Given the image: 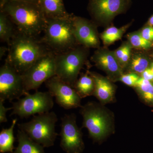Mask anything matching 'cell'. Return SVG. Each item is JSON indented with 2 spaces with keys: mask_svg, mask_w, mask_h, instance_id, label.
Returning <instances> with one entry per match:
<instances>
[{
  "mask_svg": "<svg viewBox=\"0 0 153 153\" xmlns=\"http://www.w3.org/2000/svg\"><path fill=\"white\" fill-rule=\"evenodd\" d=\"M131 54V47L130 46H129L128 47L127 49L121 59L119 61V63L120 64H121L122 65H125L126 63H127L128 62L129 60L130 59V57Z\"/></svg>",
  "mask_w": 153,
  "mask_h": 153,
  "instance_id": "obj_28",
  "label": "cell"
},
{
  "mask_svg": "<svg viewBox=\"0 0 153 153\" xmlns=\"http://www.w3.org/2000/svg\"><path fill=\"white\" fill-rule=\"evenodd\" d=\"M148 65L149 62L146 58L141 55H137L132 60L131 68L134 72L142 74L148 68Z\"/></svg>",
  "mask_w": 153,
  "mask_h": 153,
  "instance_id": "obj_24",
  "label": "cell"
},
{
  "mask_svg": "<svg viewBox=\"0 0 153 153\" xmlns=\"http://www.w3.org/2000/svg\"><path fill=\"white\" fill-rule=\"evenodd\" d=\"M149 23L150 25H152V26H153V16H152L151 17L150 19H149Z\"/></svg>",
  "mask_w": 153,
  "mask_h": 153,
  "instance_id": "obj_33",
  "label": "cell"
},
{
  "mask_svg": "<svg viewBox=\"0 0 153 153\" xmlns=\"http://www.w3.org/2000/svg\"><path fill=\"white\" fill-rule=\"evenodd\" d=\"M92 59L97 67L104 70L114 79H120L123 75L120 63L113 52L107 50H97Z\"/></svg>",
  "mask_w": 153,
  "mask_h": 153,
  "instance_id": "obj_14",
  "label": "cell"
},
{
  "mask_svg": "<svg viewBox=\"0 0 153 153\" xmlns=\"http://www.w3.org/2000/svg\"></svg>",
  "mask_w": 153,
  "mask_h": 153,
  "instance_id": "obj_35",
  "label": "cell"
},
{
  "mask_svg": "<svg viewBox=\"0 0 153 153\" xmlns=\"http://www.w3.org/2000/svg\"><path fill=\"white\" fill-rule=\"evenodd\" d=\"M126 30V27L118 29L115 27L108 28L101 35V38L105 44H112L120 39Z\"/></svg>",
  "mask_w": 153,
  "mask_h": 153,
  "instance_id": "obj_22",
  "label": "cell"
},
{
  "mask_svg": "<svg viewBox=\"0 0 153 153\" xmlns=\"http://www.w3.org/2000/svg\"><path fill=\"white\" fill-rule=\"evenodd\" d=\"M22 74L7 62L0 68V99L13 101L26 95Z\"/></svg>",
  "mask_w": 153,
  "mask_h": 153,
  "instance_id": "obj_9",
  "label": "cell"
},
{
  "mask_svg": "<svg viewBox=\"0 0 153 153\" xmlns=\"http://www.w3.org/2000/svg\"><path fill=\"white\" fill-rule=\"evenodd\" d=\"M8 45L5 61L22 74L50 50L40 39L21 33L17 29Z\"/></svg>",
  "mask_w": 153,
  "mask_h": 153,
  "instance_id": "obj_2",
  "label": "cell"
},
{
  "mask_svg": "<svg viewBox=\"0 0 153 153\" xmlns=\"http://www.w3.org/2000/svg\"><path fill=\"white\" fill-rule=\"evenodd\" d=\"M71 17V14L67 19H47L44 35L40 40L55 53L64 52L77 46Z\"/></svg>",
  "mask_w": 153,
  "mask_h": 153,
  "instance_id": "obj_3",
  "label": "cell"
},
{
  "mask_svg": "<svg viewBox=\"0 0 153 153\" xmlns=\"http://www.w3.org/2000/svg\"><path fill=\"white\" fill-rule=\"evenodd\" d=\"M131 44L134 47L140 49H146L152 47V43L147 41L141 35L140 33H134L128 36Z\"/></svg>",
  "mask_w": 153,
  "mask_h": 153,
  "instance_id": "obj_23",
  "label": "cell"
},
{
  "mask_svg": "<svg viewBox=\"0 0 153 153\" xmlns=\"http://www.w3.org/2000/svg\"><path fill=\"white\" fill-rule=\"evenodd\" d=\"M135 87L145 101L153 103V85L151 81L140 77Z\"/></svg>",
  "mask_w": 153,
  "mask_h": 153,
  "instance_id": "obj_21",
  "label": "cell"
},
{
  "mask_svg": "<svg viewBox=\"0 0 153 153\" xmlns=\"http://www.w3.org/2000/svg\"><path fill=\"white\" fill-rule=\"evenodd\" d=\"M13 1H27L30 2L37 3L38 4L39 0H0V6L3 5L4 4L8 2Z\"/></svg>",
  "mask_w": 153,
  "mask_h": 153,
  "instance_id": "obj_31",
  "label": "cell"
},
{
  "mask_svg": "<svg viewBox=\"0 0 153 153\" xmlns=\"http://www.w3.org/2000/svg\"><path fill=\"white\" fill-rule=\"evenodd\" d=\"M55 75V53L49 50L22 74L25 90L37 91L42 83Z\"/></svg>",
  "mask_w": 153,
  "mask_h": 153,
  "instance_id": "obj_7",
  "label": "cell"
},
{
  "mask_svg": "<svg viewBox=\"0 0 153 153\" xmlns=\"http://www.w3.org/2000/svg\"><path fill=\"white\" fill-rule=\"evenodd\" d=\"M128 46V45H124V46H122V47L119 48V49L115 52V55L116 57L118 60L119 62L120 61L121 59L124 54L126 50L127 49Z\"/></svg>",
  "mask_w": 153,
  "mask_h": 153,
  "instance_id": "obj_29",
  "label": "cell"
},
{
  "mask_svg": "<svg viewBox=\"0 0 153 153\" xmlns=\"http://www.w3.org/2000/svg\"><path fill=\"white\" fill-rule=\"evenodd\" d=\"M89 74L94 81L93 95L103 104L112 101L114 97V88L111 82L97 73L90 72Z\"/></svg>",
  "mask_w": 153,
  "mask_h": 153,
  "instance_id": "obj_15",
  "label": "cell"
},
{
  "mask_svg": "<svg viewBox=\"0 0 153 153\" xmlns=\"http://www.w3.org/2000/svg\"><path fill=\"white\" fill-rule=\"evenodd\" d=\"M57 120L56 114L49 111L33 116L30 121L18 124V126L33 141L44 148H49L54 146L58 135L55 131Z\"/></svg>",
  "mask_w": 153,
  "mask_h": 153,
  "instance_id": "obj_4",
  "label": "cell"
},
{
  "mask_svg": "<svg viewBox=\"0 0 153 153\" xmlns=\"http://www.w3.org/2000/svg\"><path fill=\"white\" fill-rule=\"evenodd\" d=\"M4 100L0 99V123H4L7 122V113L8 111L12 109V107L6 108L4 106Z\"/></svg>",
  "mask_w": 153,
  "mask_h": 153,
  "instance_id": "obj_26",
  "label": "cell"
},
{
  "mask_svg": "<svg viewBox=\"0 0 153 153\" xmlns=\"http://www.w3.org/2000/svg\"><path fill=\"white\" fill-rule=\"evenodd\" d=\"M14 25L10 17L2 11H0V39L1 41L9 44L16 30V29H14Z\"/></svg>",
  "mask_w": 153,
  "mask_h": 153,
  "instance_id": "obj_20",
  "label": "cell"
},
{
  "mask_svg": "<svg viewBox=\"0 0 153 153\" xmlns=\"http://www.w3.org/2000/svg\"><path fill=\"white\" fill-rule=\"evenodd\" d=\"M130 0H89L88 9L97 22H108L127 9Z\"/></svg>",
  "mask_w": 153,
  "mask_h": 153,
  "instance_id": "obj_12",
  "label": "cell"
},
{
  "mask_svg": "<svg viewBox=\"0 0 153 153\" xmlns=\"http://www.w3.org/2000/svg\"><path fill=\"white\" fill-rule=\"evenodd\" d=\"M17 137L18 146L13 153H45L43 146L31 139L26 133L19 129Z\"/></svg>",
  "mask_w": 153,
  "mask_h": 153,
  "instance_id": "obj_17",
  "label": "cell"
},
{
  "mask_svg": "<svg viewBox=\"0 0 153 153\" xmlns=\"http://www.w3.org/2000/svg\"><path fill=\"white\" fill-rule=\"evenodd\" d=\"M142 77L151 81L153 80V73L151 68H147L142 73Z\"/></svg>",
  "mask_w": 153,
  "mask_h": 153,
  "instance_id": "obj_30",
  "label": "cell"
},
{
  "mask_svg": "<svg viewBox=\"0 0 153 153\" xmlns=\"http://www.w3.org/2000/svg\"><path fill=\"white\" fill-rule=\"evenodd\" d=\"M17 122V118L12 122L9 128H3L0 132V152L1 153H13L15 148L14 129Z\"/></svg>",
  "mask_w": 153,
  "mask_h": 153,
  "instance_id": "obj_18",
  "label": "cell"
},
{
  "mask_svg": "<svg viewBox=\"0 0 153 153\" xmlns=\"http://www.w3.org/2000/svg\"><path fill=\"white\" fill-rule=\"evenodd\" d=\"M54 104L53 97L49 91H36L33 94L28 93L25 97L13 102V111L10 116L16 115L21 118H27L36 114L49 112Z\"/></svg>",
  "mask_w": 153,
  "mask_h": 153,
  "instance_id": "obj_8",
  "label": "cell"
},
{
  "mask_svg": "<svg viewBox=\"0 0 153 153\" xmlns=\"http://www.w3.org/2000/svg\"><path fill=\"white\" fill-rule=\"evenodd\" d=\"M46 87L59 106L65 109L81 107L80 97L71 85L55 76L45 82Z\"/></svg>",
  "mask_w": 153,
  "mask_h": 153,
  "instance_id": "obj_11",
  "label": "cell"
},
{
  "mask_svg": "<svg viewBox=\"0 0 153 153\" xmlns=\"http://www.w3.org/2000/svg\"><path fill=\"white\" fill-rule=\"evenodd\" d=\"M80 112L83 117L82 127L87 129L94 141L100 142L111 131V117L99 105L88 102L82 107Z\"/></svg>",
  "mask_w": 153,
  "mask_h": 153,
  "instance_id": "obj_6",
  "label": "cell"
},
{
  "mask_svg": "<svg viewBox=\"0 0 153 153\" xmlns=\"http://www.w3.org/2000/svg\"><path fill=\"white\" fill-rule=\"evenodd\" d=\"M140 77L135 73L123 74L120 78V80L126 85L130 86H135Z\"/></svg>",
  "mask_w": 153,
  "mask_h": 153,
  "instance_id": "obj_25",
  "label": "cell"
},
{
  "mask_svg": "<svg viewBox=\"0 0 153 153\" xmlns=\"http://www.w3.org/2000/svg\"><path fill=\"white\" fill-rule=\"evenodd\" d=\"M38 4L47 19H67L71 16L63 0H39Z\"/></svg>",
  "mask_w": 153,
  "mask_h": 153,
  "instance_id": "obj_16",
  "label": "cell"
},
{
  "mask_svg": "<svg viewBox=\"0 0 153 153\" xmlns=\"http://www.w3.org/2000/svg\"><path fill=\"white\" fill-rule=\"evenodd\" d=\"M141 35L147 41H153V27H148L144 28Z\"/></svg>",
  "mask_w": 153,
  "mask_h": 153,
  "instance_id": "obj_27",
  "label": "cell"
},
{
  "mask_svg": "<svg viewBox=\"0 0 153 153\" xmlns=\"http://www.w3.org/2000/svg\"><path fill=\"white\" fill-rule=\"evenodd\" d=\"M151 69L153 73V63L152 64V66H151Z\"/></svg>",
  "mask_w": 153,
  "mask_h": 153,
  "instance_id": "obj_34",
  "label": "cell"
},
{
  "mask_svg": "<svg viewBox=\"0 0 153 153\" xmlns=\"http://www.w3.org/2000/svg\"><path fill=\"white\" fill-rule=\"evenodd\" d=\"M8 52V47H0V58L1 59Z\"/></svg>",
  "mask_w": 153,
  "mask_h": 153,
  "instance_id": "obj_32",
  "label": "cell"
},
{
  "mask_svg": "<svg viewBox=\"0 0 153 153\" xmlns=\"http://www.w3.org/2000/svg\"><path fill=\"white\" fill-rule=\"evenodd\" d=\"M60 136V146L66 153H81L84 150L82 133L76 124L74 114L61 118Z\"/></svg>",
  "mask_w": 153,
  "mask_h": 153,
  "instance_id": "obj_10",
  "label": "cell"
},
{
  "mask_svg": "<svg viewBox=\"0 0 153 153\" xmlns=\"http://www.w3.org/2000/svg\"><path fill=\"white\" fill-rule=\"evenodd\" d=\"M0 11L10 17L18 31L28 36L37 38L47 26V18L37 3L8 2L0 6Z\"/></svg>",
  "mask_w": 153,
  "mask_h": 153,
  "instance_id": "obj_1",
  "label": "cell"
},
{
  "mask_svg": "<svg viewBox=\"0 0 153 153\" xmlns=\"http://www.w3.org/2000/svg\"><path fill=\"white\" fill-rule=\"evenodd\" d=\"M71 22L74 37L78 44L87 48L97 47L99 44L94 26L87 19L71 14Z\"/></svg>",
  "mask_w": 153,
  "mask_h": 153,
  "instance_id": "obj_13",
  "label": "cell"
},
{
  "mask_svg": "<svg viewBox=\"0 0 153 153\" xmlns=\"http://www.w3.org/2000/svg\"><path fill=\"white\" fill-rule=\"evenodd\" d=\"M86 51L85 48L76 46L64 52L55 53V76L74 87L87 57Z\"/></svg>",
  "mask_w": 153,
  "mask_h": 153,
  "instance_id": "obj_5",
  "label": "cell"
},
{
  "mask_svg": "<svg viewBox=\"0 0 153 153\" xmlns=\"http://www.w3.org/2000/svg\"><path fill=\"white\" fill-rule=\"evenodd\" d=\"M73 88L80 98H83L93 95L94 90V81L89 73H87L82 74L76 80Z\"/></svg>",
  "mask_w": 153,
  "mask_h": 153,
  "instance_id": "obj_19",
  "label": "cell"
}]
</instances>
